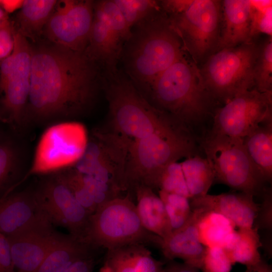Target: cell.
<instances>
[{"instance_id":"12","label":"cell","mask_w":272,"mask_h":272,"mask_svg":"<svg viewBox=\"0 0 272 272\" xmlns=\"http://www.w3.org/2000/svg\"><path fill=\"white\" fill-rule=\"evenodd\" d=\"M269 123H272V92L262 93L254 88L217 108L208 133L243 139Z\"/></svg>"},{"instance_id":"39","label":"cell","mask_w":272,"mask_h":272,"mask_svg":"<svg viewBox=\"0 0 272 272\" xmlns=\"http://www.w3.org/2000/svg\"><path fill=\"white\" fill-rule=\"evenodd\" d=\"M95 260L92 256L74 262L63 272H92Z\"/></svg>"},{"instance_id":"10","label":"cell","mask_w":272,"mask_h":272,"mask_svg":"<svg viewBox=\"0 0 272 272\" xmlns=\"http://www.w3.org/2000/svg\"><path fill=\"white\" fill-rule=\"evenodd\" d=\"M32 47L17 30L12 53L0 64V120L14 127L26 124Z\"/></svg>"},{"instance_id":"18","label":"cell","mask_w":272,"mask_h":272,"mask_svg":"<svg viewBox=\"0 0 272 272\" xmlns=\"http://www.w3.org/2000/svg\"><path fill=\"white\" fill-rule=\"evenodd\" d=\"M256 5L249 0L222 1V24L217 51L253 40L252 26Z\"/></svg>"},{"instance_id":"5","label":"cell","mask_w":272,"mask_h":272,"mask_svg":"<svg viewBox=\"0 0 272 272\" xmlns=\"http://www.w3.org/2000/svg\"><path fill=\"white\" fill-rule=\"evenodd\" d=\"M160 6L198 66L217 51L222 24V1L164 0Z\"/></svg>"},{"instance_id":"19","label":"cell","mask_w":272,"mask_h":272,"mask_svg":"<svg viewBox=\"0 0 272 272\" xmlns=\"http://www.w3.org/2000/svg\"><path fill=\"white\" fill-rule=\"evenodd\" d=\"M44 216L34 191L9 193L0 199V233L6 237L24 230Z\"/></svg>"},{"instance_id":"2","label":"cell","mask_w":272,"mask_h":272,"mask_svg":"<svg viewBox=\"0 0 272 272\" xmlns=\"http://www.w3.org/2000/svg\"><path fill=\"white\" fill-rule=\"evenodd\" d=\"M156 108L200 141L210 130L219 104L208 91L199 67L186 53L165 71L148 91Z\"/></svg>"},{"instance_id":"34","label":"cell","mask_w":272,"mask_h":272,"mask_svg":"<svg viewBox=\"0 0 272 272\" xmlns=\"http://www.w3.org/2000/svg\"><path fill=\"white\" fill-rule=\"evenodd\" d=\"M232 265L222 248L206 247L199 269L203 272H231Z\"/></svg>"},{"instance_id":"32","label":"cell","mask_w":272,"mask_h":272,"mask_svg":"<svg viewBox=\"0 0 272 272\" xmlns=\"http://www.w3.org/2000/svg\"><path fill=\"white\" fill-rule=\"evenodd\" d=\"M131 30L137 24L161 8L160 2L154 0H113Z\"/></svg>"},{"instance_id":"35","label":"cell","mask_w":272,"mask_h":272,"mask_svg":"<svg viewBox=\"0 0 272 272\" xmlns=\"http://www.w3.org/2000/svg\"><path fill=\"white\" fill-rule=\"evenodd\" d=\"M16 29L9 19L0 23V60L8 57L14 46V34Z\"/></svg>"},{"instance_id":"42","label":"cell","mask_w":272,"mask_h":272,"mask_svg":"<svg viewBox=\"0 0 272 272\" xmlns=\"http://www.w3.org/2000/svg\"><path fill=\"white\" fill-rule=\"evenodd\" d=\"M244 272H272L271 266L263 260L256 264L246 266Z\"/></svg>"},{"instance_id":"8","label":"cell","mask_w":272,"mask_h":272,"mask_svg":"<svg viewBox=\"0 0 272 272\" xmlns=\"http://www.w3.org/2000/svg\"><path fill=\"white\" fill-rule=\"evenodd\" d=\"M258 51L252 40L216 51L199 67L208 91L219 105L254 87Z\"/></svg>"},{"instance_id":"38","label":"cell","mask_w":272,"mask_h":272,"mask_svg":"<svg viewBox=\"0 0 272 272\" xmlns=\"http://www.w3.org/2000/svg\"><path fill=\"white\" fill-rule=\"evenodd\" d=\"M0 272H15L8 240L6 237L1 233Z\"/></svg>"},{"instance_id":"45","label":"cell","mask_w":272,"mask_h":272,"mask_svg":"<svg viewBox=\"0 0 272 272\" xmlns=\"http://www.w3.org/2000/svg\"></svg>"},{"instance_id":"37","label":"cell","mask_w":272,"mask_h":272,"mask_svg":"<svg viewBox=\"0 0 272 272\" xmlns=\"http://www.w3.org/2000/svg\"><path fill=\"white\" fill-rule=\"evenodd\" d=\"M263 202L260 205V208L254 224H258L254 227L258 229L261 227L268 230L271 229V191L266 188L261 195ZM253 225V226H254Z\"/></svg>"},{"instance_id":"11","label":"cell","mask_w":272,"mask_h":272,"mask_svg":"<svg viewBox=\"0 0 272 272\" xmlns=\"http://www.w3.org/2000/svg\"><path fill=\"white\" fill-rule=\"evenodd\" d=\"M84 126L63 121L51 125L39 141L27 176L59 172L77 163L87 147Z\"/></svg>"},{"instance_id":"26","label":"cell","mask_w":272,"mask_h":272,"mask_svg":"<svg viewBox=\"0 0 272 272\" xmlns=\"http://www.w3.org/2000/svg\"><path fill=\"white\" fill-rule=\"evenodd\" d=\"M55 0H24L17 17V30L32 40L40 35L54 11Z\"/></svg>"},{"instance_id":"7","label":"cell","mask_w":272,"mask_h":272,"mask_svg":"<svg viewBox=\"0 0 272 272\" xmlns=\"http://www.w3.org/2000/svg\"><path fill=\"white\" fill-rule=\"evenodd\" d=\"M161 240L143 227L135 203L127 196L109 200L91 215L83 242L108 250L133 244L159 248Z\"/></svg>"},{"instance_id":"29","label":"cell","mask_w":272,"mask_h":272,"mask_svg":"<svg viewBox=\"0 0 272 272\" xmlns=\"http://www.w3.org/2000/svg\"><path fill=\"white\" fill-rule=\"evenodd\" d=\"M20 163L18 148L9 139L0 140V199L10 193Z\"/></svg>"},{"instance_id":"44","label":"cell","mask_w":272,"mask_h":272,"mask_svg":"<svg viewBox=\"0 0 272 272\" xmlns=\"http://www.w3.org/2000/svg\"><path fill=\"white\" fill-rule=\"evenodd\" d=\"M99 272H112V271L107 265L104 263Z\"/></svg>"},{"instance_id":"15","label":"cell","mask_w":272,"mask_h":272,"mask_svg":"<svg viewBox=\"0 0 272 272\" xmlns=\"http://www.w3.org/2000/svg\"><path fill=\"white\" fill-rule=\"evenodd\" d=\"M45 216L8 240L15 272H37L59 233Z\"/></svg>"},{"instance_id":"25","label":"cell","mask_w":272,"mask_h":272,"mask_svg":"<svg viewBox=\"0 0 272 272\" xmlns=\"http://www.w3.org/2000/svg\"><path fill=\"white\" fill-rule=\"evenodd\" d=\"M258 230L253 227L239 229L233 232L223 248L233 265L239 263L246 267L262 259L259 251L262 244Z\"/></svg>"},{"instance_id":"1","label":"cell","mask_w":272,"mask_h":272,"mask_svg":"<svg viewBox=\"0 0 272 272\" xmlns=\"http://www.w3.org/2000/svg\"><path fill=\"white\" fill-rule=\"evenodd\" d=\"M99 66L84 52L54 44L32 47L26 124L55 123L82 113L96 94Z\"/></svg>"},{"instance_id":"27","label":"cell","mask_w":272,"mask_h":272,"mask_svg":"<svg viewBox=\"0 0 272 272\" xmlns=\"http://www.w3.org/2000/svg\"><path fill=\"white\" fill-rule=\"evenodd\" d=\"M195 210L199 211L196 227L201 243L206 247L216 246L223 248L235 231V226L219 213Z\"/></svg>"},{"instance_id":"43","label":"cell","mask_w":272,"mask_h":272,"mask_svg":"<svg viewBox=\"0 0 272 272\" xmlns=\"http://www.w3.org/2000/svg\"><path fill=\"white\" fill-rule=\"evenodd\" d=\"M8 19V14L0 7V23Z\"/></svg>"},{"instance_id":"36","label":"cell","mask_w":272,"mask_h":272,"mask_svg":"<svg viewBox=\"0 0 272 272\" xmlns=\"http://www.w3.org/2000/svg\"><path fill=\"white\" fill-rule=\"evenodd\" d=\"M271 9L267 11L256 5L252 26L253 39L260 33H265L268 36H271Z\"/></svg>"},{"instance_id":"40","label":"cell","mask_w":272,"mask_h":272,"mask_svg":"<svg viewBox=\"0 0 272 272\" xmlns=\"http://www.w3.org/2000/svg\"><path fill=\"white\" fill-rule=\"evenodd\" d=\"M199 270L184 262L172 260L164 266L162 272H200Z\"/></svg>"},{"instance_id":"16","label":"cell","mask_w":272,"mask_h":272,"mask_svg":"<svg viewBox=\"0 0 272 272\" xmlns=\"http://www.w3.org/2000/svg\"><path fill=\"white\" fill-rule=\"evenodd\" d=\"M190 200L192 210L214 211L228 219L239 229L253 227L260 208L253 195L240 191L207 194Z\"/></svg>"},{"instance_id":"33","label":"cell","mask_w":272,"mask_h":272,"mask_svg":"<svg viewBox=\"0 0 272 272\" xmlns=\"http://www.w3.org/2000/svg\"><path fill=\"white\" fill-rule=\"evenodd\" d=\"M95 3L105 14L113 32L124 45L130 37L131 30L127 26L117 6L113 0H101Z\"/></svg>"},{"instance_id":"22","label":"cell","mask_w":272,"mask_h":272,"mask_svg":"<svg viewBox=\"0 0 272 272\" xmlns=\"http://www.w3.org/2000/svg\"><path fill=\"white\" fill-rule=\"evenodd\" d=\"M134 189L136 210L143 227L162 239L168 237L172 230L160 197L146 186H138Z\"/></svg>"},{"instance_id":"31","label":"cell","mask_w":272,"mask_h":272,"mask_svg":"<svg viewBox=\"0 0 272 272\" xmlns=\"http://www.w3.org/2000/svg\"><path fill=\"white\" fill-rule=\"evenodd\" d=\"M159 196L164 205L172 231L183 226L193 213L190 199L163 190H159Z\"/></svg>"},{"instance_id":"23","label":"cell","mask_w":272,"mask_h":272,"mask_svg":"<svg viewBox=\"0 0 272 272\" xmlns=\"http://www.w3.org/2000/svg\"><path fill=\"white\" fill-rule=\"evenodd\" d=\"M92 248L71 235L59 234L37 272H63L78 259L92 256Z\"/></svg>"},{"instance_id":"20","label":"cell","mask_w":272,"mask_h":272,"mask_svg":"<svg viewBox=\"0 0 272 272\" xmlns=\"http://www.w3.org/2000/svg\"><path fill=\"white\" fill-rule=\"evenodd\" d=\"M192 212L183 226L162 239L159 248L168 260L179 258L199 269L206 247L200 242L196 227L199 211L194 210Z\"/></svg>"},{"instance_id":"6","label":"cell","mask_w":272,"mask_h":272,"mask_svg":"<svg viewBox=\"0 0 272 272\" xmlns=\"http://www.w3.org/2000/svg\"><path fill=\"white\" fill-rule=\"evenodd\" d=\"M104 75L102 79L111 122L130 143L153 134L172 118L149 103L119 71Z\"/></svg>"},{"instance_id":"30","label":"cell","mask_w":272,"mask_h":272,"mask_svg":"<svg viewBox=\"0 0 272 272\" xmlns=\"http://www.w3.org/2000/svg\"><path fill=\"white\" fill-rule=\"evenodd\" d=\"M254 88L262 93L272 92V37L258 45L254 70Z\"/></svg>"},{"instance_id":"14","label":"cell","mask_w":272,"mask_h":272,"mask_svg":"<svg viewBox=\"0 0 272 272\" xmlns=\"http://www.w3.org/2000/svg\"><path fill=\"white\" fill-rule=\"evenodd\" d=\"M94 1H57L44 29L54 44L83 52L89 41L94 16Z\"/></svg>"},{"instance_id":"21","label":"cell","mask_w":272,"mask_h":272,"mask_svg":"<svg viewBox=\"0 0 272 272\" xmlns=\"http://www.w3.org/2000/svg\"><path fill=\"white\" fill-rule=\"evenodd\" d=\"M104 263L112 272H162L164 267L146 246L140 244L107 250Z\"/></svg>"},{"instance_id":"17","label":"cell","mask_w":272,"mask_h":272,"mask_svg":"<svg viewBox=\"0 0 272 272\" xmlns=\"http://www.w3.org/2000/svg\"><path fill=\"white\" fill-rule=\"evenodd\" d=\"M123 45L110 28L105 14L95 2L93 23L84 53L98 65H101L105 73L112 74L118 71L117 64Z\"/></svg>"},{"instance_id":"4","label":"cell","mask_w":272,"mask_h":272,"mask_svg":"<svg viewBox=\"0 0 272 272\" xmlns=\"http://www.w3.org/2000/svg\"><path fill=\"white\" fill-rule=\"evenodd\" d=\"M200 140L172 118L153 134L130 143L122 188L159 189L161 176L170 164L199 155Z\"/></svg>"},{"instance_id":"3","label":"cell","mask_w":272,"mask_h":272,"mask_svg":"<svg viewBox=\"0 0 272 272\" xmlns=\"http://www.w3.org/2000/svg\"><path fill=\"white\" fill-rule=\"evenodd\" d=\"M133 27L130 37L123 45L121 58L133 85L148 91L186 52L161 7Z\"/></svg>"},{"instance_id":"9","label":"cell","mask_w":272,"mask_h":272,"mask_svg":"<svg viewBox=\"0 0 272 272\" xmlns=\"http://www.w3.org/2000/svg\"><path fill=\"white\" fill-rule=\"evenodd\" d=\"M200 146L214 171V181L253 196L262 195L266 182L250 159L242 139L208 133Z\"/></svg>"},{"instance_id":"41","label":"cell","mask_w":272,"mask_h":272,"mask_svg":"<svg viewBox=\"0 0 272 272\" xmlns=\"http://www.w3.org/2000/svg\"><path fill=\"white\" fill-rule=\"evenodd\" d=\"M23 2L24 0H0V7L8 14L20 10Z\"/></svg>"},{"instance_id":"28","label":"cell","mask_w":272,"mask_h":272,"mask_svg":"<svg viewBox=\"0 0 272 272\" xmlns=\"http://www.w3.org/2000/svg\"><path fill=\"white\" fill-rule=\"evenodd\" d=\"M180 164L190 199L208 194L214 182V173L207 158L196 155Z\"/></svg>"},{"instance_id":"24","label":"cell","mask_w":272,"mask_h":272,"mask_svg":"<svg viewBox=\"0 0 272 272\" xmlns=\"http://www.w3.org/2000/svg\"><path fill=\"white\" fill-rule=\"evenodd\" d=\"M243 143L253 164L266 183L272 178V123L259 126Z\"/></svg>"},{"instance_id":"13","label":"cell","mask_w":272,"mask_h":272,"mask_svg":"<svg viewBox=\"0 0 272 272\" xmlns=\"http://www.w3.org/2000/svg\"><path fill=\"white\" fill-rule=\"evenodd\" d=\"M34 191L40 211L51 223L66 228L83 242L91 214L78 202L59 174L44 179Z\"/></svg>"}]
</instances>
